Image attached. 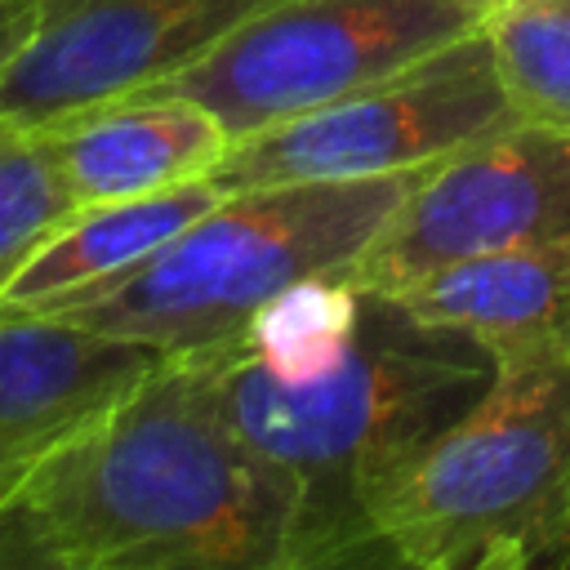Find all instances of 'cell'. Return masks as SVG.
<instances>
[{"mask_svg":"<svg viewBox=\"0 0 570 570\" xmlns=\"http://www.w3.org/2000/svg\"><path fill=\"white\" fill-rule=\"evenodd\" d=\"M285 485L218 356H160L0 499V570H285Z\"/></svg>","mask_w":570,"mask_h":570,"instance_id":"6da1fadb","label":"cell"},{"mask_svg":"<svg viewBox=\"0 0 570 570\" xmlns=\"http://www.w3.org/2000/svg\"><path fill=\"white\" fill-rule=\"evenodd\" d=\"M214 356L236 432L285 485V570L383 566V503L494 379L468 334L370 289L352 347L321 379L289 383L227 347Z\"/></svg>","mask_w":570,"mask_h":570,"instance_id":"7a4b0ae2","label":"cell"},{"mask_svg":"<svg viewBox=\"0 0 570 570\" xmlns=\"http://www.w3.org/2000/svg\"><path fill=\"white\" fill-rule=\"evenodd\" d=\"M419 174L236 187L138 267L27 316L71 321L160 356L232 343L294 281L347 272Z\"/></svg>","mask_w":570,"mask_h":570,"instance_id":"3957f363","label":"cell"},{"mask_svg":"<svg viewBox=\"0 0 570 570\" xmlns=\"http://www.w3.org/2000/svg\"><path fill=\"white\" fill-rule=\"evenodd\" d=\"M383 566L570 570V365L494 370L379 512Z\"/></svg>","mask_w":570,"mask_h":570,"instance_id":"277c9868","label":"cell"},{"mask_svg":"<svg viewBox=\"0 0 570 570\" xmlns=\"http://www.w3.org/2000/svg\"><path fill=\"white\" fill-rule=\"evenodd\" d=\"M503 76L485 27L387 71L325 107L236 138L214 178L236 187L267 183H361L423 174L485 134L512 125Z\"/></svg>","mask_w":570,"mask_h":570,"instance_id":"5b68a950","label":"cell"},{"mask_svg":"<svg viewBox=\"0 0 570 570\" xmlns=\"http://www.w3.org/2000/svg\"><path fill=\"white\" fill-rule=\"evenodd\" d=\"M472 27L481 13L463 0H281L138 94L191 98L236 142L401 71Z\"/></svg>","mask_w":570,"mask_h":570,"instance_id":"8992f818","label":"cell"},{"mask_svg":"<svg viewBox=\"0 0 570 570\" xmlns=\"http://www.w3.org/2000/svg\"><path fill=\"white\" fill-rule=\"evenodd\" d=\"M517 245H570V134L512 120L423 169L343 281L401 294L428 272Z\"/></svg>","mask_w":570,"mask_h":570,"instance_id":"52a82bcc","label":"cell"},{"mask_svg":"<svg viewBox=\"0 0 570 570\" xmlns=\"http://www.w3.org/2000/svg\"><path fill=\"white\" fill-rule=\"evenodd\" d=\"M281 0H40L0 76V120L31 134L151 89Z\"/></svg>","mask_w":570,"mask_h":570,"instance_id":"ba28073f","label":"cell"},{"mask_svg":"<svg viewBox=\"0 0 570 570\" xmlns=\"http://www.w3.org/2000/svg\"><path fill=\"white\" fill-rule=\"evenodd\" d=\"M160 352L53 316H0V499Z\"/></svg>","mask_w":570,"mask_h":570,"instance_id":"9c48e42d","label":"cell"},{"mask_svg":"<svg viewBox=\"0 0 570 570\" xmlns=\"http://www.w3.org/2000/svg\"><path fill=\"white\" fill-rule=\"evenodd\" d=\"M31 138L45 147L76 205L134 200L214 178L232 147L214 111L169 94H129L31 129Z\"/></svg>","mask_w":570,"mask_h":570,"instance_id":"30bf717a","label":"cell"},{"mask_svg":"<svg viewBox=\"0 0 570 570\" xmlns=\"http://www.w3.org/2000/svg\"><path fill=\"white\" fill-rule=\"evenodd\" d=\"M401 298L490 352L494 370L570 365V245L490 249L428 272Z\"/></svg>","mask_w":570,"mask_h":570,"instance_id":"8fae6325","label":"cell"},{"mask_svg":"<svg viewBox=\"0 0 570 570\" xmlns=\"http://www.w3.org/2000/svg\"><path fill=\"white\" fill-rule=\"evenodd\" d=\"M227 196L218 178H196L183 187H165L134 200L80 205L67 223H58L40 249L18 267V276L0 294V316L40 312L67 294L102 285L142 258H151L165 240H174L187 223L214 209Z\"/></svg>","mask_w":570,"mask_h":570,"instance_id":"7c38bea8","label":"cell"},{"mask_svg":"<svg viewBox=\"0 0 570 570\" xmlns=\"http://www.w3.org/2000/svg\"><path fill=\"white\" fill-rule=\"evenodd\" d=\"M361 303H365V289H356L338 272L307 276L272 294L249 316V325L223 347L289 383L321 379L352 347L361 325Z\"/></svg>","mask_w":570,"mask_h":570,"instance_id":"4fadbf2b","label":"cell"},{"mask_svg":"<svg viewBox=\"0 0 570 570\" xmlns=\"http://www.w3.org/2000/svg\"><path fill=\"white\" fill-rule=\"evenodd\" d=\"M481 27L517 120L570 134V0H503Z\"/></svg>","mask_w":570,"mask_h":570,"instance_id":"5bb4252c","label":"cell"},{"mask_svg":"<svg viewBox=\"0 0 570 570\" xmlns=\"http://www.w3.org/2000/svg\"><path fill=\"white\" fill-rule=\"evenodd\" d=\"M76 209L80 205L71 200L45 147L18 129L0 147V294L18 276V267L40 249V240Z\"/></svg>","mask_w":570,"mask_h":570,"instance_id":"9a60e30c","label":"cell"},{"mask_svg":"<svg viewBox=\"0 0 570 570\" xmlns=\"http://www.w3.org/2000/svg\"><path fill=\"white\" fill-rule=\"evenodd\" d=\"M40 0H0V76L13 62V53L27 45Z\"/></svg>","mask_w":570,"mask_h":570,"instance_id":"2e32d148","label":"cell"},{"mask_svg":"<svg viewBox=\"0 0 570 570\" xmlns=\"http://www.w3.org/2000/svg\"><path fill=\"white\" fill-rule=\"evenodd\" d=\"M463 4H472V9H476V13H481V18H485V13H490V9H494V4H503V0H463Z\"/></svg>","mask_w":570,"mask_h":570,"instance_id":"e0dca14e","label":"cell"},{"mask_svg":"<svg viewBox=\"0 0 570 570\" xmlns=\"http://www.w3.org/2000/svg\"><path fill=\"white\" fill-rule=\"evenodd\" d=\"M13 134H18V129H13V125H4V120H0V147H4V142H9V138H13Z\"/></svg>","mask_w":570,"mask_h":570,"instance_id":"ac0fdd59","label":"cell"}]
</instances>
